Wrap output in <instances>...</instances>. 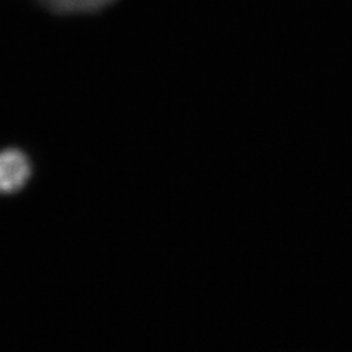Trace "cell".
<instances>
[{"mask_svg": "<svg viewBox=\"0 0 352 352\" xmlns=\"http://www.w3.org/2000/svg\"><path fill=\"white\" fill-rule=\"evenodd\" d=\"M33 166L25 151L10 148L0 151V195H13L25 187Z\"/></svg>", "mask_w": 352, "mask_h": 352, "instance_id": "cell-1", "label": "cell"}, {"mask_svg": "<svg viewBox=\"0 0 352 352\" xmlns=\"http://www.w3.org/2000/svg\"><path fill=\"white\" fill-rule=\"evenodd\" d=\"M115 0H39V3L58 14L94 12L110 6Z\"/></svg>", "mask_w": 352, "mask_h": 352, "instance_id": "cell-2", "label": "cell"}]
</instances>
